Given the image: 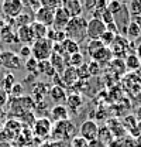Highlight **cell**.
I'll use <instances>...</instances> for the list:
<instances>
[{"mask_svg":"<svg viewBox=\"0 0 141 147\" xmlns=\"http://www.w3.org/2000/svg\"><path fill=\"white\" fill-rule=\"evenodd\" d=\"M86 28H88V20L83 16H79V17L70 18L64 31H65L66 38H69V40L79 44L88 37Z\"/></svg>","mask_w":141,"mask_h":147,"instance_id":"6da1fadb","label":"cell"},{"mask_svg":"<svg viewBox=\"0 0 141 147\" xmlns=\"http://www.w3.org/2000/svg\"><path fill=\"white\" fill-rule=\"evenodd\" d=\"M51 137L55 142H66L72 140L75 137V125L69 120H64V122H56L52 125L51 130Z\"/></svg>","mask_w":141,"mask_h":147,"instance_id":"7a4b0ae2","label":"cell"},{"mask_svg":"<svg viewBox=\"0 0 141 147\" xmlns=\"http://www.w3.org/2000/svg\"><path fill=\"white\" fill-rule=\"evenodd\" d=\"M52 47H54V42H51L47 38L35 40L33 42V45H31V57H34L38 62L47 61L52 55Z\"/></svg>","mask_w":141,"mask_h":147,"instance_id":"3957f363","label":"cell"},{"mask_svg":"<svg viewBox=\"0 0 141 147\" xmlns=\"http://www.w3.org/2000/svg\"><path fill=\"white\" fill-rule=\"evenodd\" d=\"M35 102L30 96H20V98H13L11 102V112L17 113L20 116H24L26 113L31 112L34 109Z\"/></svg>","mask_w":141,"mask_h":147,"instance_id":"277c9868","label":"cell"},{"mask_svg":"<svg viewBox=\"0 0 141 147\" xmlns=\"http://www.w3.org/2000/svg\"><path fill=\"white\" fill-rule=\"evenodd\" d=\"M51 130H52V122L48 117H38L35 119L34 125H33V133L38 139H47L51 136Z\"/></svg>","mask_w":141,"mask_h":147,"instance_id":"5b68a950","label":"cell"},{"mask_svg":"<svg viewBox=\"0 0 141 147\" xmlns=\"http://www.w3.org/2000/svg\"><path fill=\"white\" fill-rule=\"evenodd\" d=\"M1 11L6 17L13 20L24 11V3L20 0H4L1 3Z\"/></svg>","mask_w":141,"mask_h":147,"instance_id":"8992f818","label":"cell"},{"mask_svg":"<svg viewBox=\"0 0 141 147\" xmlns=\"http://www.w3.org/2000/svg\"><path fill=\"white\" fill-rule=\"evenodd\" d=\"M113 53V57L116 58H120V57H127L130 54V42L128 40L123 36H116L114 41L111 42V45L109 47Z\"/></svg>","mask_w":141,"mask_h":147,"instance_id":"52a82bcc","label":"cell"},{"mask_svg":"<svg viewBox=\"0 0 141 147\" xmlns=\"http://www.w3.org/2000/svg\"><path fill=\"white\" fill-rule=\"evenodd\" d=\"M97 133H99V125L95 120H92V119L85 120L81 125V127H79V136L82 139H85L88 143L97 139Z\"/></svg>","mask_w":141,"mask_h":147,"instance_id":"ba28073f","label":"cell"},{"mask_svg":"<svg viewBox=\"0 0 141 147\" xmlns=\"http://www.w3.org/2000/svg\"><path fill=\"white\" fill-rule=\"evenodd\" d=\"M106 33V24L99 18H90L88 20V28L86 34L90 40H100V37Z\"/></svg>","mask_w":141,"mask_h":147,"instance_id":"9c48e42d","label":"cell"},{"mask_svg":"<svg viewBox=\"0 0 141 147\" xmlns=\"http://www.w3.org/2000/svg\"><path fill=\"white\" fill-rule=\"evenodd\" d=\"M1 68H7V69H18L21 67V61L17 54H14L13 51H1Z\"/></svg>","mask_w":141,"mask_h":147,"instance_id":"30bf717a","label":"cell"},{"mask_svg":"<svg viewBox=\"0 0 141 147\" xmlns=\"http://www.w3.org/2000/svg\"><path fill=\"white\" fill-rule=\"evenodd\" d=\"M69 14L62 9V6L59 7V9H56L55 10V13H54V23H52V28L54 30H59V31H64L65 30V27H66V24L69 23Z\"/></svg>","mask_w":141,"mask_h":147,"instance_id":"8fae6325","label":"cell"},{"mask_svg":"<svg viewBox=\"0 0 141 147\" xmlns=\"http://www.w3.org/2000/svg\"><path fill=\"white\" fill-rule=\"evenodd\" d=\"M54 13L55 10H51V9H45V7H40L37 11L34 13V20L47 26V27H52L54 23Z\"/></svg>","mask_w":141,"mask_h":147,"instance_id":"7c38bea8","label":"cell"},{"mask_svg":"<svg viewBox=\"0 0 141 147\" xmlns=\"http://www.w3.org/2000/svg\"><path fill=\"white\" fill-rule=\"evenodd\" d=\"M62 9L69 14L70 18L82 16V11H83L82 1H79V0H65V1H62Z\"/></svg>","mask_w":141,"mask_h":147,"instance_id":"4fadbf2b","label":"cell"},{"mask_svg":"<svg viewBox=\"0 0 141 147\" xmlns=\"http://www.w3.org/2000/svg\"><path fill=\"white\" fill-rule=\"evenodd\" d=\"M50 116H51V119L54 120V123L69 120V110L64 105H55L52 109L50 110Z\"/></svg>","mask_w":141,"mask_h":147,"instance_id":"5bb4252c","label":"cell"},{"mask_svg":"<svg viewBox=\"0 0 141 147\" xmlns=\"http://www.w3.org/2000/svg\"><path fill=\"white\" fill-rule=\"evenodd\" d=\"M59 76H61V81H62V84H64L65 88H69V86L75 85V84L79 81V79H78L76 69L72 68V67H66V68L64 69V72L59 74Z\"/></svg>","mask_w":141,"mask_h":147,"instance_id":"9a60e30c","label":"cell"},{"mask_svg":"<svg viewBox=\"0 0 141 147\" xmlns=\"http://www.w3.org/2000/svg\"><path fill=\"white\" fill-rule=\"evenodd\" d=\"M17 38L20 42H23L24 45H33V42L35 41L34 34L31 31V27L30 26H26V27H20L17 28Z\"/></svg>","mask_w":141,"mask_h":147,"instance_id":"2e32d148","label":"cell"},{"mask_svg":"<svg viewBox=\"0 0 141 147\" xmlns=\"http://www.w3.org/2000/svg\"><path fill=\"white\" fill-rule=\"evenodd\" d=\"M66 108L73 112H78L83 106V96L79 93V92H75V93H70L66 96Z\"/></svg>","mask_w":141,"mask_h":147,"instance_id":"e0dca14e","label":"cell"},{"mask_svg":"<svg viewBox=\"0 0 141 147\" xmlns=\"http://www.w3.org/2000/svg\"><path fill=\"white\" fill-rule=\"evenodd\" d=\"M0 38L7 42V44H16L18 42V38H17V30H14L13 26L7 24L1 31H0Z\"/></svg>","mask_w":141,"mask_h":147,"instance_id":"ac0fdd59","label":"cell"},{"mask_svg":"<svg viewBox=\"0 0 141 147\" xmlns=\"http://www.w3.org/2000/svg\"><path fill=\"white\" fill-rule=\"evenodd\" d=\"M50 96L54 102H56L58 105H61L62 102H66V88L64 86H58V85H52L50 89Z\"/></svg>","mask_w":141,"mask_h":147,"instance_id":"d6986e66","label":"cell"},{"mask_svg":"<svg viewBox=\"0 0 141 147\" xmlns=\"http://www.w3.org/2000/svg\"><path fill=\"white\" fill-rule=\"evenodd\" d=\"M10 21L11 23H7V24H10V26H13V27H17V28H20V27H26V26H31V23L34 21V18H33V16H30L28 13H26V11H23L20 16H17L16 18H10Z\"/></svg>","mask_w":141,"mask_h":147,"instance_id":"ffe728a7","label":"cell"},{"mask_svg":"<svg viewBox=\"0 0 141 147\" xmlns=\"http://www.w3.org/2000/svg\"><path fill=\"white\" fill-rule=\"evenodd\" d=\"M111 58H113V53H111V50H110L109 47H103L102 50H99L96 54L92 57V59L96 61L97 64L109 62V61H111Z\"/></svg>","mask_w":141,"mask_h":147,"instance_id":"44dd1931","label":"cell"},{"mask_svg":"<svg viewBox=\"0 0 141 147\" xmlns=\"http://www.w3.org/2000/svg\"><path fill=\"white\" fill-rule=\"evenodd\" d=\"M31 31H33V34H34V38L35 40H42V38H47V33H48V28L50 27H47V26H44V24H41V23H38V21H33L31 23Z\"/></svg>","mask_w":141,"mask_h":147,"instance_id":"7402d4cb","label":"cell"},{"mask_svg":"<svg viewBox=\"0 0 141 147\" xmlns=\"http://www.w3.org/2000/svg\"><path fill=\"white\" fill-rule=\"evenodd\" d=\"M50 62L52 65V68L55 69L56 74H62L64 69L66 68L65 65V59H64V55H59V54H55L52 53V55L50 57Z\"/></svg>","mask_w":141,"mask_h":147,"instance_id":"603a6c76","label":"cell"},{"mask_svg":"<svg viewBox=\"0 0 141 147\" xmlns=\"http://www.w3.org/2000/svg\"><path fill=\"white\" fill-rule=\"evenodd\" d=\"M61 45H62L64 53H65L66 55H73V54H76V53H81V47H79V44L75 42V41H72V40H69V38H66L65 41H62Z\"/></svg>","mask_w":141,"mask_h":147,"instance_id":"cb8c5ba5","label":"cell"},{"mask_svg":"<svg viewBox=\"0 0 141 147\" xmlns=\"http://www.w3.org/2000/svg\"><path fill=\"white\" fill-rule=\"evenodd\" d=\"M126 36L128 37L131 41L133 40H138L141 37V30L140 27L131 20L130 23H128V26H127V30H126Z\"/></svg>","mask_w":141,"mask_h":147,"instance_id":"d4e9b609","label":"cell"},{"mask_svg":"<svg viewBox=\"0 0 141 147\" xmlns=\"http://www.w3.org/2000/svg\"><path fill=\"white\" fill-rule=\"evenodd\" d=\"M97 139L100 140V142H103L106 146L111 142V140H114V136L111 134V131L109 130L107 126H99V133H97Z\"/></svg>","mask_w":141,"mask_h":147,"instance_id":"484cf974","label":"cell"},{"mask_svg":"<svg viewBox=\"0 0 141 147\" xmlns=\"http://www.w3.org/2000/svg\"><path fill=\"white\" fill-rule=\"evenodd\" d=\"M124 64H126V68L128 69H138L141 67V59L138 58L137 54H128L124 59Z\"/></svg>","mask_w":141,"mask_h":147,"instance_id":"4316f807","label":"cell"},{"mask_svg":"<svg viewBox=\"0 0 141 147\" xmlns=\"http://www.w3.org/2000/svg\"><path fill=\"white\" fill-rule=\"evenodd\" d=\"M38 72H42L44 75H47L50 78H54V75L56 74L55 69L52 68V65H51V62H50V59L38 62Z\"/></svg>","mask_w":141,"mask_h":147,"instance_id":"83f0119b","label":"cell"},{"mask_svg":"<svg viewBox=\"0 0 141 147\" xmlns=\"http://www.w3.org/2000/svg\"><path fill=\"white\" fill-rule=\"evenodd\" d=\"M127 9H128L130 16H133V17L141 16V0H131V1H128L127 3Z\"/></svg>","mask_w":141,"mask_h":147,"instance_id":"f1b7e54d","label":"cell"},{"mask_svg":"<svg viewBox=\"0 0 141 147\" xmlns=\"http://www.w3.org/2000/svg\"><path fill=\"white\" fill-rule=\"evenodd\" d=\"M105 45H103V42L100 41V40H90L88 42V54L89 57H93V55L96 54L99 50H102Z\"/></svg>","mask_w":141,"mask_h":147,"instance_id":"f546056e","label":"cell"},{"mask_svg":"<svg viewBox=\"0 0 141 147\" xmlns=\"http://www.w3.org/2000/svg\"><path fill=\"white\" fill-rule=\"evenodd\" d=\"M26 69L31 75H38V61L35 59L34 57H30L27 61H26Z\"/></svg>","mask_w":141,"mask_h":147,"instance_id":"4dcf8cb0","label":"cell"},{"mask_svg":"<svg viewBox=\"0 0 141 147\" xmlns=\"http://www.w3.org/2000/svg\"><path fill=\"white\" fill-rule=\"evenodd\" d=\"M16 84V78L13 74H6L3 76V89L6 92H10V89L13 88V85Z\"/></svg>","mask_w":141,"mask_h":147,"instance_id":"1f68e13d","label":"cell"},{"mask_svg":"<svg viewBox=\"0 0 141 147\" xmlns=\"http://www.w3.org/2000/svg\"><path fill=\"white\" fill-rule=\"evenodd\" d=\"M122 7H123V3L122 1H119V0H111V1H107V10L113 14V16H116L120 10H122Z\"/></svg>","mask_w":141,"mask_h":147,"instance_id":"d6a6232c","label":"cell"},{"mask_svg":"<svg viewBox=\"0 0 141 147\" xmlns=\"http://www.w3.org/2000/svg\"><path fill=\"white\" fill-rule=\"evenodd\" d=\"M76 74H78V79L79 81H86L90 78V74H89V69H88V64H83L82 67H79L76 69Z\"/></svg>","mask_w":141,"mask_h":147,"instance_id":"836d02e7","label":"cell"},{"mask_svg":"<svg viewBox=\"0 0 141 147\" xmlns=\"http://www.w3.org/2000/svg\"><path fill=\"white\" fill-rule=\"evenodd\" d=\"M88 69H89V74L90 76H97L99 74L102 72V68H100V64H97L96 61H90L88 64Z\"/></svg>","mask_w":141,"mask_h":147,"instance_id":"e575fe53","label":"cell"},{"mask_svg":"<svg viewBox=\"0 0 141 147\" xmlns=\"http://www.w3.org/2000/svg\"><path fill=\"white\" fill-rule=\"evenodd\" d=\"M116 36H119V34H113V33H110V31H107V30H106V33L100 37V41L103 42V45H105V47H110V45H111V42L114 41Z\"/></svg>","mask_w":141,"mask_h":147,"instance_id":"d590c367","label":"cell"},{"mask_svg":"<svg viewBox=\"0 0 141 147\" xmlns=\"http://www.w3.org/2000/svg\"><path fill=\"white\" fill-rule=\"evenodd\" d=\"M23 91H24V86H23V84L16 82V84L13 85V88L10 89L9 95H10V96H13V98H20V96H23Z\"/></svg>","mask_w":141,"mask_h":147,"instance_id":"8d00e7d4","label":"cell"},{"mask_svg":"<svg viewBox=\"0 0 141 147\" xmlns=\"http://www.w3.org/2000/svg\"><path fill=\"white\" fill-rule=\"evenodd\" d=\"M70 147H88V142L82 139L81 136H75L70 140Z\"/></svg>","mask_w":141,"mask_h":147,"instance_id":"74e56055","label":"cell"},{"mask_svg":"<svg viewBox=\"0 0 141 147\" xmlns=\"http://www.w3.org/2000/svg\"><path fill=\"white\" fill-rule=\"evenodd\" d=\"M18 57L28 59V58L31 57V47H30V45H21L20 50H18Z\"/></svg>","mask_w":141,"mask_h":147,"instance_id":"f35d334b","label":"cell"},{"mask_svg":"<svg viewBox=\"0 0 141 147\" xmlns=\"http://www.w3.org/2000/svg\"><path fill=\"white\" fill-rule=\"evenodd\" d=\"M100 20H102L106 26H107V24L114 23V16H113V14H111V13H110V11L106 9L105 11H103V14H102V17H100Z\"/></svg>","mask_w":141,"mask_h":147,"instance_id":"ab89813d","label":"cell"},{"mask_svg":"<svg viewBox=\"0 0 141 147\" xmlns=\"http://www.w3.org/2000/svg\"><path fill=\"white\" fill-rule=\"evenodd\" d=\"M9 92H6L3 88H0V109H3L6 105H7V102H9Z\"/></svg>","mask_w":141,"mask_h":147,"instance_id":"60d3db41","label":"cell"},{"mask_svg":"<svg viewBox=\"0 0 141 147\" xmlns=\"http://www.w3.org/2000/svg\"><path fill=\"white\" fill-rule=\"evenodd\" d=\"M107 147H126V144H124L123 140H120V139H114V140H111V142L107 144Z\"/></svg>","mask_w":141,"mask_h":147,"instance_id":"b9f144b4","label":"cell"},{"mask_svg":"<svg viewBox=\"0 0 141 147\" xmlns=\"http://www.w3.org/2000/svg\"><path fill=\"white\" fill-rule=\"evenodd\" d=\"M88 147H107L103 143V142H100L99 139H96V140H92V142H89L88 143Z\"/></svg>","mask_w":141,"mask_h":147,"instance_id":"7bdbcfd3","label":"cell"},{"mask_svg":"<svg viewBox=\"0 0 141 147\" xmlns=\"http://www.w3.org/2000/svg\"><path fill=\"white\" fill-rule=\"evenodd\" d=\"M6 26H7V20H6V18H3L1 16H0V31H1V30H3Z\"/></svg>","mask_w":141,"mask_h":147,"instance_id":"ee69618b","label":"cell"},{"mask_svg":"<svg viewBox=\"0 0 141 147\" xmlns=\"http://www.w3.org/2000/svg\"><path fill=\"white\" fill-rule=\"evenodd\" d=\"M133 21L140 27V30H141V16H137V17H133Z\"/></svg>","mask_w":141,"mask_h":147,"instance_id":"f6af8a7d","label":"cell"},{"mask_svg":"<svg viewBox=\"0 0 141 147\" xmlns=\"http://www.w3.org/2000/svg\"><path fill=\"white\" fill-rule=\"evenodd\" d=\"M0 147H11L9 143H6V142H0Z\"/></svg>","mask_w":141,"mask_h":147,"instance_id":"bcb514c9","label":"cell"},{"mask_svg":"<svg viewBox=\"0 0 141 147\" xmlns=\"http://www.w3.org/2000/svg\"><path fill=\"white\" fill-rule=\"evenodd\" d=\"M137 53H138V54H137V55H138V58L141 59V44H140V47L137 48Z\"/></svg>","mask_w":141,"mask_h":147,"instance_id":"7dc6e473","label":"cell"},{"mask_svg":"<svg viewBox=\"0 0 141 147\" xmlns=\"http://www.w3.org/2000/svg\"><path fill=\"white\" fill-rule=\"evenodd\" d=\"M137 126H138V129H140V130H141V120H140V122H138V123H137Z\"/></svg>","mask_w":141,"mask_h":147,"instance_id":"c3c4849f","label":"cell"}]
</instances>
